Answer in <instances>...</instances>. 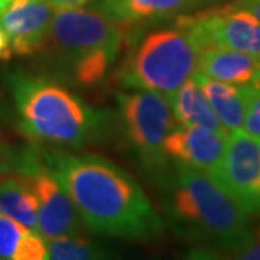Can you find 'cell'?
<instances>
[{"label": "cell", "instance_id": "cell-18", "mask_svg": "<svg viewBox=\"0 0 260 260\" xmlns=\"http://www.w3.org/2000/svg\"><path fill=\"white\" fill-rule=\"evenodd\" d=\"M49 260H119L106 247L77 236H64L47 240Z\"/></svg>", "mask_w": 260, "mask_h": 260}, {"label": "cell", "instance_id": "cell-24", "mask_svg": "<svg viewBox=\"0 0 260 260\" xmlns=\"http://www.w3.org/2000/svg\"><path fill=\"white\" fill-rule=\"evenodd\" d=\"M237 6L247 10L260 22V0H240V3H237Z\"/></svg>", "mask_w": 260, "mask_h": 260}, {"label": "cell", "instance_id": "cell-2", "mask_svg": "<svg viewBox=\"0 0 260 260\" xmlns=\"http://www.w3.org/2000/svg\"><path fill=\"white\" fill-rule=\"evenodd\" d=\"M162 207L178 236L233 251L249 239V214L207 172L175 162L164 182Z\"/></svg>", "mask_w": 260, "mask_h": 260}, {"label": "cell", "instance_id": "cell-11", "mask_svg": "<svg viewBox=\"0 0 260 260\" xmlns=\"http://www.w3.org/2000/svg\"><path fill=\"white\" fill-rule=\"evenodd\" d=\"M227 142V135L204 129L175 126L164 142L167 158L198 168L208 175L220 164Z\"/></svg>", "mask_w": 260, "mask_h": 260}, {"label": "cell", "instance_id": "cell-27", "mask_svg": "<svg viewBox=\"0 0 260 260\" xmlns=\"http://www.w3.org/2000/svg\"><path fill=\"white\" fill-rule=\"evenodd\" d=\"M10 2H12V0H0V13L8 8V5H9Z\"/></svg>", "mask_w": 260, "mask_h": 260}, {"label": "cell", "instance_id": "cell-17", "mask_svg": "<svg viewBox=\"0 0 260 260\" xmlns=\"http://www.w3.org/2000/svg\"><path fill=\"white\" fill-rule=\"evenodd\" d=\"M37 210L35 195L16 174L0 182V214L37 230Z\"/></svg>", "mask_w": 260, "mask_h": 260}, {"label": "cell", "instance_id": "cell-14", "mask_svg": "<svg viewBox=\"0 0 260 260\" xmlns=\"http://www.w3.org/2000/svg\"><path fill=\"white\" fill-rule=\"evenodd\" d=\"M177 123L186 127H204L223 135H229L224 124L213 112L204 94L194 78H189L177 91L168 97Z\"/></svg>", "mask_w": 260, "mask_h": 260}, {"label": "cell", "instance_id": "cell-20", "mask_svg": "<svg viewBox=\"0 0 260 260\" xmlns=\"http://www.w3.org/2000/svg\"><path fill=\"white\" fill-rule=\"evenodd\" d=\"M230 254V260H260V227L251 229L249 239Z\"/></svg>", "mask_w": 260, "mask_h": 260}, {"label": "cell", "instance_id": "cell-5", "mask_svg": "<svg viewBox=\"0 0 260 260\" xmlns=\"http://www.w3.org/2000/svg\"><path fill=\"white\" fill-rule=\"evenodd\" d=\"M198 51L179 29L150 32L130 51L119 70V81L133 90L167 99L197 73Z\"/></svg>", "mask_w": 260, "mask_h": 260}, {"label": "cell", "instance_id": "cell-13", "mask_svg": "<svg viewBox=\"0 0 260 260\" xmlns=\"http://www.w3.org/2000/svg\"><path fill=\"white\" fill-rule=\"evenodd\" d=\"M188 0H100L99 10L130 30L146 22H158L185 9Z\"/></svg>", "mask_w": 260, "mask_h": 260}, {"label": "cell", "instance_id": "cell-19", "mask_svg": "<svg viewBox=\"0 0 260 260\" xmlns=\"http://www.w3.org/2000/svg\"><path fill=\"white\" fill-rule=\"evenodd\" d=\"M244 120L243 129L260 140V91L251 85H243Z\"/></svg>", "mask_w": 260, "mask_h": 260}, {"label": "cell", "instance_id": "cell-8", "mask_svg": "<svg viewBox=\"0 0 260 260\" xmlns=\"http://www.w3.org/2000/svg\"><path fill=\"white\" fill-rule=\"evenodd\" d=\"M177 29L192 41L198 54L208 48L234 49L260 61V22L236 5L177 18Z\"/></svg>", "mask_w": 260, "mask_h": 260}, {"label": "cell", "instance_id": "cell-4", "mask_svg": "<svg viewBox=\"0 0 260 260\" xmlns=\"http://www.w3.org/2000/svg\"><path fill=\"white\" fill-rule=\"evenodd\" d=\"M129 34L99 9H58L47 48L56 71L80 87L100 83L117 61Z\"/></svg>", "mask_w": 260, "mask_h": 260}, {"label": "cell", "instance_id": "cell-9", "mask_svg": "<svg viewBox=\"0 0 260 260\" xmlns=\"http://www.w3.org/2000/svg\"><path fill=\"white\" fill-rule=\"evenodd\" d=\"M249 215H260V140L236 130L227 135L220 164L210 174Z\"/></svg>", "mask_w": 260, "mask_h": 260}, {"label": "cell", "instance_id": "cell-21", "mask_svg": "<svg viewBox=\"0 0 260 260\" xmlns=\"http://www.w3.org/2000/svg\"><path fill=\"white\" fill-rule=\"evenodd\" d=\"M18 153L13 152L10 145L0 135V182L10 178L16 172Z\"/></svg>", "mask_w": 260, "mask_h": 260}, {"label": "cell", "instance_id": "cell-12", "mask_svg": "<svg viewBox=\"0 0 260 260\" xmlns=\"http://www.w3.org/2000/svg\"><path fill=\"white\" fill-rule=\"evenodd\" d=\"M260 68V61L229 48L214 47L198 56L195 74L233 85H251Z\"/></svg>", "mask_w": 260, "mask_h": 260}, {"label": "cell", "instance_id": "cell-1", "mask_svg": "<svg viewBox=\"0 0 260 260\" xmlns=\"http://www.w3.org/2000/svg\"><path fill=\"white\" fill-rule=\"evenodd\" d=\"M41 153L87 229L127 240H153L162 234L164 220L124 169L97 155Z\"/></svg>", "mask_w": 260, "mask_h": 260}, {"label": "cell", "instance_id": "cell-16", "mask_svg": "<svg viewBox=\"0 0 260 260\" xmlns=\"http://www.w3.org/2000/svg\"><path fill=\"white\" fill-rule=\"evenodd\" d=\"M0 260H49L47 240L0 214Z\"/></svg>", "mask_w": 260, "mask_h": 260}, {"label": "cell", "instance_id": "cell-26", "mask_svg": "<svg viewBox=\"0 0 260 260\" xmlns=\"http://www.w3.org/2000/svg\"><path fill=\"white\" fill-rule=\"evenodd\" d=\"M251 87H254L256 90H259L260 91V68H259V71H257L256 78H254V80H253V83H251Z\"/></svg>", "mask_w": 260, "mask_h": 260}, {"label": "cell", "instance_id": "cell-15", "mask_svg": "<svg viewBox=\"0 0 260 260\" xmlns=\"http://www.w3.org/2000/svg\"><path fill=\"white\" fill-rule=\"evenodd\" d=\"M195 83L201 88L205 100L224 124L229 133L243 129L244 120V94L242 87L211 80L204 75L194 74Z\"/></svg>", "mask_w": 260, "mask_h": 260}, {"label": "cell", "instance_id": "cell-10", "mask_svg": "<svg viewBox=\"0 0 260 260\" xmlns=\"http://www.w3.org/2000/svg\"><path fill=\"white\" fill-rule=\"evenodd\" d=\"M54 13L49 0H12L0 13V28L12 52L32 55L45 49Z\"/></svg>", "mask_w": 260, "mask_h": 260}, {"label": "cell", "instance_id": "cell-7", "mask_svg": "<svg viewBox=\"0 0 260 260\" xmlns=\"http://www.w3.org/2000/svg\"><path fill=\"white\" fill-rule=\"evenodd\" d=\"M37 200V230L45 239L77 236L83 221L71 198L48 168L41 150L26 149L18 153L15 172Z\"/></svg>", "mask_w": 260, "mask_h": 260}, {"label": "cell", "instance_id": "cell-3", "mask_svg": "<svg viewBox=\"0 0 260 260\" xmlns=\"http://www.w3.org/2000/svg\"><path fill=\"white\" fill-rule=\"evenodd\" d=\"M9 84L20 129L29 139L78 149L99 139L107 127L109 113L94 109L52 78L19 73Z\"/></svg>", "mask_w": 260, "mask_h": 260}, {"label": "cell", "instance_id": "cell-28", "mask_svg": "<svg viewBox=\"0 0 260 260\" xmlns=\"http://www.w3.org/2000/svg\"><path fill=\"white\" fill-rule=\"evenodd\" d=\"M200 2H205V0H200Z\"/></svg>", "mask_w": 260, "mask_h": 260}, {"label": "cell", "instance_id": "cell-6", "mask_svg": "<svg viewBox=\"0 0 260 260\" xmlns=\"http://www.w3.org/2000/svg\"><path fill=\"white\" fill-rule=\"evenodd\" d=\"M117 103L121 129L132 149L152 172H164L168 162L164 142L177 126L169 103L164 95L145 90L119 94Z\"/></svg>", "mask_w": 260, "mask_h": 260}, {"label": "cell", "instance_id": "cell-25", "mask_svg": "<svg viewBox=\"0 0 260 260\" xmlns=\"http://www.w3.org/2000/svg\"><path fill=\"white\" fill-rule=\"evenodd\" d=\"M12 48H10L9 39L6 37V34L0 28V61H8L12 56Z\"/></svg>", "mask_w": 260, "mask_h": 260}, {"label": "cell", "instance_id": "cell-23", "mask_svg": "<svg viewBox=\"0 0 260 260\" xmlns=\"http://www.w3.org/2000/svg\"><path fill=\"white\" fill-rule=\"evenodd\" d=\"M90 2H93V0H49V3L52 5V8L55 10L83 8L85 5H88Z\"/></svg>", "mask_w": 260, "mask_h": 260}, {"label": "cell", "instance_id": "cell-22", "mask_svg": "<svg viewBox=\"0 0 260 260\" xmlns=\"http://www.w3.org/2000/svg\"><path fill=\"white\" fill-rule=\"evenodd\" d=\"M182 260H223L221 257H218L214 251L204 249V247H195L191 249L185 253L184 259Z\"/></svg>", "mask_w": 260, "mask_h": 260}]
</instances>
